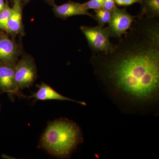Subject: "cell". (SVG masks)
Here are the masks:
<instances>
[{"mask_svg": "<svg viewBox=\"0 0 159 159\" xmlns=\"http://www.w3.org/2000/svg\"><path fill=\"white\" fill-rule=\"evenodd\" d=\"M112 51L92 53L95 75L132 103L157 101L159 90V18L137 17Z\"/></svg>", "mask_w": 159, "mask_h": 159, "instance_id": "cell-1", "label": "cell"}, {"mask_svg": "<svg viewBox=\"0 0 159 159\" xmlns=\"http://www.w3.org/2000/svg\"><path fill=\"white\" fill-rule=\"evenodd\" d=\"M83 141L82 132L76 123L60 119L49 123L41 139L39 146L54 156L65 158Z\"/></svg>", "mask_w": 159, "mask_h": 159, "instance_id": "cell-2", "label": "cell"}, {"mask_svg": "<svg viewBox=\"0 0 159 159\" xmlns=\"http://www.w3.org/2000/svg\"><path fill=\"white\" fill-rule=\"evenodd\" d=\"M80 29L85 36L92 53H106L113 50L116 45L110 41L107 27L81 26Z\"/></svg>", "mask_w": 159, "mask_h": 159, "instance_id": "cell-3", "label": "cell"}, {"mask_svg": "<svg viewBox=\"0 0 159 159\" xmlns=\"http://www.w3.org/2000/svg\"><path fill=\"white\" fill-rule=\"evenodd\" d=\"M37 70L33 57L29 54L23 55L14 66V78L18 88H29L37 78Z\"/></svg>", "mask_w": 159, "mask_h": 159, "instance_id": "cell-4", "label": "cell"}, {"mask_svg": "<svg viewBox=\"0 0 159 159\" xmlns=\"http://www.w3.org/2000/svg\"><path fill=\"white\" fill-rule=\"evenodd\" d=\"M137 17L132 15L126 9L116 7L107 27L110 37L120 39L127 32Z\"/></svg>", "mask_w": 159, "mask_h": 159, "instance_id": "cell-5", "label": "cell"}, {"mask_svg": "<svg viewBox=\"0 0 159 159\" xmlns=\"http://www.w3.org/2000/svg\"><path fill=\"white\" fill-rule=\"evenodd\" d=\"M20 54V48L14 40L5 31H0V63L15 66Z\"/></svg>", "mask_w": 159, "mask_h": 159, "instance_id": "cell-6", "label": "cell"}, {"mask_svg": "<svg viewBox=\"0 0 159 159\" xmlns=\"http://www.w3.org/2000/svg\"><path fill=\"white\" fill-rule=\"evenodd\" d=\"M14 66L0 63V93H6L12 100L14 96L24 97L14 78Z\"/></svg>", "mask_w": 159, "mask_h": 159, "instance_id": "cell-7", "label": "cell"}, {"mask_svg": "<svg viewBox=\"0 0 159 159\" xmlns=\"http://www.w3.org/2000/svg\"><path fill=\"white\" fill-rule=\"evenodd\" d=\"M23 4L21 0H15L11 8V16L7 25L6 33L10 34L14 39L17 35L25 34L22 20Z\"/></svg>", "mask_w": 159, "mask_h": 159, "instance_id": "cell-8", "label": "cell"}, {"mask_svg": "<svg viewBox=\"0 0 159 159\" xmlns=\"http://www.w3.org/2000/svg\"><path fill=\"white\" fill-rule=\"evenodd\" d=\"M53 11L56 17L62 20L78 15L88 16L95 20L94 15L89 12L88 10L84 9L82 4L71 1L61 6L54 5Z\"/></svg>", "mask_w": 159, "mask_h": 159, "instance_id": "cell-9", "label": "cell"}, {"mask_svg": "<svg viewBox=\"0 0 159 159\" xmlns=\"http://www.w3.org/2000/svg\"><path fill=\"white\" fill-rule=\"evenodd\" d=\"M38 90L37 92L33 93L30 98H34L35 100L45 101L47 100H58L69 101L77 102L82 105H86V103L81 101H76L64 97L53 89L51 86L44 83H42L40 85H38Z\"/></svg>", "mask_w": 159, "mask_h": 159, "instance_id": "cell-10", "label": "cell"}, {"mask_svg": "<svg viewBox=\"0 0 159 159\" xmlns=\"http://www.w3.org/2000/svg\"><path fill=\"white\" fill-rule=\"evenodd\" d=\"M141 9L138 16L159 18V0H141Z\"/></svg>", "mask_w": 159, "mask_h": 159, "instance_id": "cell-11", "label": "cell"}, {"mask_svg": "<svg viewBox=\"0 0 159 159\" xmlns=\"http://www.w3.org/2000/svg\"><path fill=\"white\" fill-rule=\"evenodd\" d=\"M95 20L98 22V25L101 27H104L106 24H108L111 17L112 11L105 10L102 8L95 10Z\"/></svg>", "mask_w": 159, "mask_h": 159, "instance_id": "cell-12", "label": "cell"}, {"mask_svg": "<svg viewBox=\"0 0 159 159\" xmlns=\"http://www.w3.org/2000/svg\"><path fill=\"white\" fill-rule=\"evenodd\" d=\"M11 8L9 6L8 0H6L4 9L0 12V31H7V25L11 16Z\"/></svg>", "mask_w": 159, "mask_h": 159, "instance_id": "cell-13", "label": "cell"}, {"mask_svg": "<svg viewBox=\"0 0 159 159\" xmlns=\"http://www.w3.org/2000/svg\"><path fill=\"white\" fill-rule=\"evenodd\" d=\"M104 2V0H90L88 2L82 4V6L83 8L86 10H97L102 8Z\"/></svg>", "mask_w": 159, "mask_h": 159, "instance_id": "cell-14", "label": "cell"}, {"mask_svg": "<svg viewBox=\"0 0 159 159\" xmlns=\"http://www.w3.org/2000/svg\"><path fill=\"white\" fill-rule=\"evenodd\" d=\"M116 7L115 0H104L102 6V9L112 11Z\"/></svg>", "mask_w": 159, "mask_h": 159, "instance_id": "cell-15", "label": "cell"}, {"mask_svg": "<svg viewBox=\"0 0 159 159\" xmlns=\"http://www.w3.org/2000/svg\"><path fill=\"white\" fill-rule=\"evenodd\" d=\"M141 0H115L116 5L119 6H131L135 3H140Z\"/></svg>", "mask_w": 159, "mask_h": 159, "instance_id": "cell-16", "label": "cell"}, {"mask_svg": "<svg viewBox=\"0 0 159 159\" xmlns=\"http://www.w3.org/2000/svg\"><path fill=\"white\" fill-rule=\"evenodd\" d=\"M6 5V2H4V0H0V12L4 9Z\"/></svg>", "mask_w": 159, "mask_h": 159, "instance_id": "cell-17", "label": "cell"}, {"mask_svg": "<svg viewBox=\"0 0 159 159\" xmlns=\"http://www.w3.org/2000/svg\"><path fill=\"white\" fill-rule=\"evenodd\" d=\"M46 2L51 6H54L55 5V0H45Z\"/></svg>", "mask_w": 159, "mask_h": 159, "instance_id": "cell-18", "label": "cell"}, {"mask_svg": "<svg viewBox=\"0 0 159 159\" xmlns=\"http://www.w3.org/2000/svg\"><path fill=\"white\" fill-rule=\"evenodd\" d=\"M31 0H21L23 5H25L27 3L29 2Z\"/></svg>", "mask_w": 159, "mask_h": 159, "instance_id": "cell-19", "label": "cell"}, {"mask_svg": "<svg viewBox=\"0 0 159 159\" xmlns=\"http://www.w3.org/2000/svg\"><path fill=\"white\" fill-rule=\"evenodd\" d=\"M10 1L11 2L13 3L15 0H10Z\"/></svg>", "mask_w": 159, "mask_h": 159, "instance_id": "cell-20", "label": "cell"}, {"mask_svg": "<svg viewBox=\"0 0 159 159\" xmlns=\"http://www.w3.org/2000/svg\"><path fill=\"white\" fill-rule=\"evenodd\" d=\"M1 105H0V111H1Z\"/></svg>", "mask_w": 159, "mask_h": 159, "instance_id": "cell-21", "label": "cell"}, {"mask_svg": "<svg viewBox=\"0 0 159 159\" xmlns=\"http://www.w3.org/2000/svg\"><path fill=\"white\" fill-rule=\"evenodd\" d=\"M1 93H0V94H1Z\"/></svg>", "mask_w": 159, "mask_h": 159, "instance_id": "cell-22", "label": "cell"}]
</instances>
